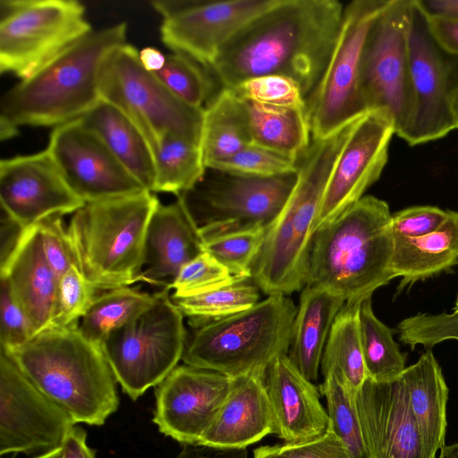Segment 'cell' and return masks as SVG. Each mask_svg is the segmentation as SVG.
Returning a JSON list of instances; mask_svg holds the SVG:
<instances>
[{
	"label": "cell",
	"instance_id": "cell-1",
	"mask_svg": "<svg viewBox=\"0 0 458 458\" xmlns=\"http://www.w3.org/2000/svg\"><path fill=\"white\" fill-rule=\"evenodd\" d=\"M344 9L337 0H278L240 30L207 69L221 88L283 75L296 81L307 98L326 70Z\"/></svg>",
	"mask_w": 458,
	"mask_h": 458
},
{
	"label": "cell",
	"instance_id": "cell-2",
	"mask_svg": "<svg viewBox=\"0 0 458 458\" xmlns=\"http://www.w3.org/2000/svg\"><path fill=\"white\" fill-rule=\"evenodd\" d=\"M126 22L92 30L8 89L0 102L1 140L14 137L21 126L57 127L95 107L102 100L103 62L114 47L126 43Z\"/></svg>",
	"mask_w": 458,
	"mask_h": 458
},
{
	"label": "cell",
	"instance_id": "cell-3",
	"mask_svg": "<svg viewBox=\"0 0 458 458\" xmlns=\"http://www.w3.org/2000/svg\"><path fill=\"white\" fill-rule=\"evenodd\" d=\"M393 252L388 204L364 196L312 234L305 286L361 301L394 279Z\"/></svg>",
	"mask_w": 458,
	"mask_h": 458
},
{
	"label": "cell",
	"instance_id": "cell-4",
	"mask_svg": "<svg viewBox=\"0 0 458 458\" xmlns=\"http://www.w3.org/2000/svg\"><path fill=\"white\" fill-rule=\"evenodd\" d=\"M75 424L102 426L119 407L117 382L102 348L77 327H50L3 351Z\"/></svg>",
	"mask_w": 458,
	"mask_h": 458
},
{
	"label": "cell",
	"instance_id": "cell-5",
	"mask_svg": "<svg viewBox=\"0 0 458 458\" xmlns=\"http://www.w3.org/2000/svg\"><path fill=\"white\" fill-rule=\"evenodd\" d=\"M357 120L327 137L312 139L299 157L295 186L266 231L250 267L252 280L266 294L289 295L305 286L312 226L335 163Z\"/></svg>",
	"mask_w": 458,
	"mask_h": 458
},
{
	"label": "cell",
	"instance_id": "cell-6",
	"mask_svg": "<svg viewBox=\"0 0 458 458\" xmlns=\"http://www.w3.org/2000/svg\"><path fill=\"white\" fill-rule=\"evenodd\" d=\"M159 202L143 191L88 202L72 214L66 228L78 267L98 290L137 283L148 225Z\"/></svg>",
	"mask_w": 458,
	"mask_h": 458
},
{
	"label": "cell",
	"instance_id": "cell-7",
	"mask_svg": "<svg viewBox=\"0 0 458 458\" xmlns=\"http://www.w3.org/2000/svg\"><path fill=\"white\" fill-rule=\"evenodd\" d=\"M296 313L287 295H267L244 311L196 327L182 360L231 378L266 377L270 364L288 354Z\"/></svg>",
	"mask_w": 458,
	"mask_h": 458
},
{
	"label": "cell",
	"instance_id": "cell-8",
	"mask_svg": "<svg viewBox=\"0 0 458 458\" xmlns=\"http://www.w3.org/2000/svg\"><path fill=\"white\" fill-rule=\"evenodd\" d=\"M101 99L123 113L151 150L166 135L200 146L204 108L189 106L141 65L139 50L127 42L105 58L99 77Z\"/></svg>",
	"mask_w": 458,
	"mask_h": 458
},
{
	"label": "cell",
	"instance_id": "cell-9",
	"mask_svg": "<svg viewBox=\"0 0 458 458\" xmlns=\"http://www.w3.org/2000/svg\"><path fill=\"white\" fill-rule=\"evenodd\" d=\"M296 181L297 171L250 177L207 169L177 200L206 242L233 233L267 231L284 207Z\"/></svg>",
	"mask_w": 458,
	"mask_h": 458
},
{
	"label": "cell",
	"instance_id": "cell-10",
	"mask_svg": "<svg viewBox=\"0 0 458 458\" xmlns=\"http://www.w3.org/2000/svg\"><path fill=\"white\" fill-rule=\"evenodd\" d=\"M169 291L157 292L152 306L113 331L101 346L117 384L132 401L160 384L182 358L184 316Z\"/></svg>",
	"mask_w": 458,
	"mask_h": 458
},
{
	"label": "cell",
	"instance_id": "cell-11",
	"mask_svg": "<svg viewBox=\"0 0 458 458\" xmlns=\"http://www.w3.org/2000/svg\"><path fill=\"white\" fill-rule=\"evenodd\" d=\"M92 30L76 0H1L0 72L25 80Z\"/></svg>",
	"mask_w": 458,
	"mask_h": 458
},
{
	"label": "cell",
	"instance_id": "cell-12",
	"mask_svg": "<svg viewBox=\"0 0 458 458\" xmlns=\"http://www.w3.org/2000/svg\"><path fill=\"white\" fill-rule=\"evenodd\" d=\"M389 0H354L344 6L335 47L316 88L306 98L312 139L327 137L368 113L361 58L369 28Z\"/></svg>",
	"mask_w": 458,
	"mask_h": 458
},
{
	"label": "cell",
	"instance_id": "cell-13",
	"mask_svg": "<svg viewBox=\"0 0 458 458\" xmlns=\"http://www.w3.org/2000/svg\"><path fill=\"white\" fill-rule=\"evenodd\" d=\"M409 67L411 109L398 137L416 146L457 129L453 98L458 83V58L435 41L415 0L409 33Z\"/></svg>",
	"mask_w": 458,
	"mask_h": 458
},
{
	"label": "cell",
	"instance_id": "cell-14",
	"mask_svg": "<svg viewBox=\"0 0 458 458\" xmlns=\"http://www.w3.org/2000/svg\"><path fill=\"white\" fill-rule=\"evenodd\" d=\"M413 0H389L372 22L362 52L360 86L369 111L393 119L395 134L404 129L411 109L409 33Z\"/></svg>",
	"mask_w": 458,
	"mask_h": 458
},
{
	"label": "cell",
	"instance_id": "cell-15",
	"mask_svg": "<svg viewBox=\"0 0 458 458\" xmlns=\"http://www.w3.org/2000/svg\"><path fill=\"white\" fill-rule=\"evenodd\" d=\"M277 1L155 0L150 4L162 18L164 45L208 68L240 30Z\"/></svg>",
	"mask_w": 458,
	"mask_h": 458
},
{
	"label": "cell",
	"instance_id": "cell-16",
	"mask_svg": "<svg viewBox=\"0 0 458 458\" xmlns=\"http://www.w3.org/2000/svg\"><path fill=\"white\" fill-rule=\"evenodd\" d=\"M75 425L1 351L0 455L46 454L63 446Z\"/></svg>",
	"mask_w": 458,
	"mask_h": 458
},
{
	"label": "cell",
	"instance_id": "cell-17",
	"mask_svg": "<svg viewBox=\"0 0 458 458\" xmlns=\"http://www.w3.org/2000/svg\"><path fill=\"white\" fill-rule=\"evenodd\" d=\"M394 134V123L383 111H369L357 120L331 172L312 233L359 201L378 180Z\"/></svg>",
	"mask_w": 458,
	"mask_h": 458
},
{
	"label": "cell",
	"instance_id": "cell-18",
	"mask_svg": "<svg viewBox=\"0 0 458 458\" xmlns=\"http://www.w3.org/2000/svg\"><path fill=\"white\" fill-rule=\"evenodd\" d=\"M46 149L85 203L148 191L79 119L53 128Z\"/></svg>",
	"mask_w": 458,
	"mask_h": 458
},
{
	"label": "cell",
	"instance_id": "cell-19",
	"mask_svg": "<svg viewBox=\"0 0 458 458\" xmlns=\"http://www.w3.org/2000/svg\"><path fill=\"white\" fill-rule=\"evenodd\" d=\"M233 378L187 364L176 366L155 388L153 422L181 445L198 444L232 387Z\"/></svg>",
	"mask_w": 458,
	"mask_h": 458
},
{
	"label": "cell",
	"instance_id": "cell-20",
	"mask_svg": "<svg viewBox=\"0 0 458 458\" xmlns=\"http://www.w3.org/2000/svg\"><path fill=\"white\" fill-rule=\"evenodd\" d=\"M3 213L22 229L73 214L85 202L68 186L47 149L0 162Z\"/></svg>",
	"mask_w": 458,
	"mask_h": 458
},
{
	"label": "cell",
	"instance_id": "cell-21",
	"mask_svg": "<svg viewBox=\"0 0 458 458\" xmlns=\"http://www.w3.org/2000/svg\"><path fill=\"white\" fill-rule=\"evenodd\" d=\"M355 406L366 458H424L403 373L385 382L367 378Z\"/></svg>",
	"mask_w": 458,
	"mask_h": 458
},
{
	"label": "cell",
	"instance_id": "cell-22",
	"mask_svg": "<svg viewBox=\"0 0 458 458\" xmlns=\"http://www.w3.org/2000/svg\"><path fill=\"white\" fill-rule=\"evenodd\" d=\"M265 383L274 435L284 443L310 441L327 431L329 417L318 388L297 369L287 354L270 364Z\"/></svg>",
	"mask_w": 458,
	"mask_h": 458
},
{
	"label": "cell",
	"instance_id": "cell-23",
	"mask_svg": "<svg viewBox=\"0 0 458 458\" xmlns=\"http://www.w3.org/2000/svg\"><path fill=\"white\" fill-rule=\"evenodd\" d=\"M1 279L7 283L34 335L50 327L58 277L46 259L38 224L24 228L10 252L1 259Z\"/></svg>",
	"mask_w": 458,
	"mask_h": 458
},
{
	"label": "cell",
	"instance_id": "cell-24",
	"mask_svg": "<svg viewBox=\"0 0 458 458\" xmlns=\"http://www.w3.org/2000/svg\"><path fill=\"white\" fill-rule=\"evenodd\" d=\"M205 242L176 200L157 204L148 225L137 282L169 289L184 265L205 252Z\"/></svg>",
	"mask_w": 458,
	"mask_h": 458
},
{
	"label": "cell",
	"instance_id": "cell-25",
	"mask_svg": "<svg viewBox=\"0 0 458 458\" xmlns=\"http://www.w3.org/2000/svg\"><path fill=\"white\" fill-rule=\"evenodd\" d=\"M274 425L265 377L233 378L230 392L198 444L217 448H247L267 435Z\"/></svg>",
	"mask_w": 458,
	"mask_h": 458
},
{
	"label": "cell",
	"instance_id": "cell-26",
	"mask_svg": "<svg viewBox=\"0 0 458 458\" xmlns=\"http://www.w3.org/2000/svg\"><path fill=\"white\" fill-rule=\"evenodd\" d=\"M404 377L424 458H437L445 445L449 390L431 350L406 368Z\"/></svg>",
	"mask_w": 458,
	"mask_h": 458
},
{
	"label": "cell",
	"instance_id": "cell-27",
	"mask_svg": "<svg viewBox=\"0 0 458 458\" xmlns=\"http://www.w3.org/2000/svg\"><path fill=\"white\" fill-rule=\"evenodd\" d=\"M345 303L328 291L304 286L293 325L288 357L310 381L316 382L333 322Z\"/></svg>",
	"mask_w": 458,
	"mask_h": 458
},
{
	"label": "cell",
	"instance_id": "cell-28",
	"mask_svg": "<svg viewBox=\"0 0 458 458\" xmlns=\"http://www.w3.org/2000/svg\"><path fill=\"white\" fill-rule=\"evenodd\" d=\"M458 262V212L450 211L437 231L420 237L394 234L392 273L399 289L437 275Z\"/></svg>",
	"mask_w": 458,
	"mask_h": 458
},
{
	"label": "cell",
	"instance_id": "cell-29",
	"mask_svg": "<svg viewBox=\"0 0 458 458\" xmlns=\"http://www.w3.org/2000/svg\"><path fill=\"white\" fill-rule=\"evenodd\" d=\"M79 120L106 144L146 190L152 192L155 181L152 150L140 131L123 113L101 100Z\"/></svg>",
	"mask_w": 458,
	"mask_h": 458
},
{
	"label": "cell",
	"instance_id": "cell-30",
	"mask_svg": "<svg viewBox=\"0 0 458 458\" xmlns=\"http://www.w3.org/2000/svg\"><path fill=\"white\" fill-rule=\"evenodd\" d=\"M241 99L252 144L298 161L312 140L306 107L274 106Z\"/></svg>",
	"mask_w": 458,
	"mask_h": 458
},
{
	"label": "cell",
	"instance_id": "cell-31",
	"mask_svg": "<svg viewBox=\"0 0 458 458\" xmlns=\"http://www.w3.org/2000/svg\"><path fill=\"white\" fill-rule=\"evenodd\" d=\"M250 144L242 99L231 89L220 88L204 107L200 148L206 167Z\"/></svg>",
	"mask_w": 458,
	"mask_h": 458
},
{
	"label": "cell",
	"instance_id": "cell-32",
	"mask_svg": "<svg viewBox=\"0 0 458 458\" xmlns=\"http://www.w3.org/2000/svg\"><path fill=\"white\" fill-rule=\"evenodd\" d=\"M360 302L343 305L331 327L320 362L323 377L334 374L354 402L368 378L360 338Z\"/></svg>",
	"mask_w": 458,
	"mask_h": 458
},
{
	"label": "cell",
	"instance_id": "cell-33",
	"mask_svg": "<svg viewBox=\"0 0 458 458\" xmlns=\"http://www.w3.org/2000/svg\"><path fill=\"white\" fill-rule=\"evenodd\" d=\"M259 291L251 276H236L203 292L171 299L189 323L199 327L251 308L259 301Z\"/></svg>",
	"mask_w": 458,
	"mask_h": 458
},
{
	"label": "cell",
	"instance_id": "cell-34",
	"mask_svg": "<svg viewBox=\"0 0 458 458\" xmlns=\"http://www.w3.org/2000/svg\"><path fill=\"white\" fill-rule=\"evenodd\" d=\"M157 293L122 286L97 295L79 322L80 333L90 343L102 346L106 337L153 305Z\"/></svg>",
	"mask_w": 458,
	"mask_h": 458
},
{
	"label": "cell",
	"instance_id": "cell-35",
	"mask_svg": "<svg viewBox=\"0 0 458 458\" xmlns=\"http://www.w3.org/2000/svg\"><path fill=\"white\" fill-rule=\"evenodd\" d=\"M152 153L155 167L152 192L179 196L192 188L208 169L200 146L179 136H165Z\"/></svg>",
	"mask_w": 458,
	"mask_h": 458
},
{
	"label": "cell",
	"instance_id": "cell-36",
	"mask_svg": "<svg viewBox=\"0 0 458 458\" xmlns=\"http://www.w3.org/2000/svg\"><path fill=\"white\" fill-rule=\"evenodd\" d=\"M359 318L368 378L376 382L396 378L406 369V355L394 340L392 329L374 314L371 297L361 301Z\"/></svg>",
	"mask_w": 458,
	"mask_h": 458
},
{
	"label": "cell",
	"instance_id": "cell-37",
	"mask_svg": "<svg viewBox=\"0 0 458 458\" xmlns=\"http://www.w3.org/2000/svg\"><path fill=\"white\" fill-rule=\"evenodd\" d=\"M154 74L174 95L196 108H204L217 92L210 72L181 53L166 55L165 66Z\"/></svg>",
	"mask_w": 458,
	"mask_h": 458
},
{
	"label": "cell",
	"instance_id": "cell-38",
	"mask_svg": "<svg viewBox=\"0 0 458 458\" xmlns=\"http://www.w3.org/2000/svg\"><path fill=\"white\" fill-rule=\"evenodd\" d=\"M318 390L327 400L330 428L344 442L353 458H366L355 402L344 385L334 374H328L323 377Z\"/></svg>",
	"mask_w": 458,
	"mask_h": 458
},
{
	"label": "cell",
	"instance_id": "cell-39",
	"mask_svg": "<svg viewBox=\"0 0 458 458\" xmlns=\"http://www.w3.org/2000/svg\"><path fill=\"white\" fill-rule=\"evenodd\" d=\"M208 169L242 176L273 177L296 172L297 161L250 144L233 156L213 163Z\"/></svg>",
	"mask_w": 458,
	"mask_h": 458
},
{
	"label": "cell",
	"instance_id": "cell-40",
	"mask_svg": "<svg viewBox=\"0 0 458 458\" xmlns=\"http://www.w3.org/2000/svg\"><path fill=\"white\" fill-rule=\"evenodd\" d=\"M98 290L77 266L70 267L58 279L56 305L50 327H77L98 295Z\"/></svg>",
	"mask_w": 458,
	"mask_h": 458
},
{
	"label": "cell",
	"instance_id": "cell-41",
	"mask_svg": "<svg viewBox=\"0 0 458 458\" xmlns=\"http://www.w3.org/2000/svg\"><path fill=\"white\" fill-rule=\"evenodd\" d=\"M266 231L251 230L225 234L205 242V251L233 276H251L250 267Z\"/></svg>",
	"mask_w": 458,
	"mask_h": 458
},
{
	"label": "cell",
	"instance_id": "cell-42",
	"mask_svg": "<svg viewBox=\"0 0 458 458\" xmlns=\"http://www.w3.org/2000/svg\"><path fill=\"white\" fill-rule=\"evenodd\" d=\"M231 89L240 98L283 107H306V98L296 81L277 74L244 81Z\"/></svg>",
	"mask_w": 458,
	"mask_h": 458
},
{
	"label": "cell",
	"instance_id": "cell-43",
	"mask_svg": "<svg viewBox=\"0 0 458 458\" xmlns=\"http://www.w3.org/2000/svg\"><path fill=\"white\" fill-rule=\"evenodd\" d=\"M396 330L403 344L411 348L422 345L430 350L445 341H458V312L419 313L402 320Z\"/></svg>",
	"mask_w": 458,
	"mask_h": 458
},
{
	"label": "cell",
	"instance_id": "cell-44",
	"mask_svg": "<svg viewBox=\"0 0 458 458\" xmlns=\"http://www.w3.org/2000/svg\"><path fill=\"white\" fill-rule=\"evenodd\" d=\"M227 267L205 251L182 267L171 286L172 296H187L231 281Z\"/></svg>",
	"mask_w": 458,
	"mask_h": 458
},
{
	"label": "cell",
	"instance_id": "cell-45",
	"mask_svg": "<svg viewBox=\"0 0 458 458\" xmlns=\"http://www.w3.org/2000/svg\"><path fill=\"white\" fill-rule=\"evenodd\" d=\"M62 216H52L38 223L46 259L58 279L72 266L78 267Z\"/></svg>",
	"mask_w": 458,
	"mask_h": 458
},
{
	"label": "cell",
	"instance_id": "cell-46",
	"mask_svg": "<svg viewBox=\"0 0 458 458\" xmlns=\"http://www.w3.org/2000/svg\"><path fill=\"white\" fill-rule=\"evenodd\" d=\"M1 350L9 351L27 343L34 336L33 329L13 299L7 283L1 279L0 295Z\"/></svg>",
	"mask_w": 458,
	"mask_h": 458
},
{
	"label": "cell",
	"instance_id": "cell-47",
	"mask_svg": "<svg viewBox=\"0 0 458 458\" xmlns=\"http://www.w3.org/2000/svg\"><path fill=\"white\" fill-rule=\"evenodd\" d=\"M449 210L432 206H415L392 214L393 233L420 237L438 230L446 221Z\"/></svg>",
	"mask_w": 458,
	"mask_h": 458
},
{
	"label": "cell",
	"instance_id": "cell-48",
	"mask_svg": "<svg viewBox=\"0 0 458 458\" xmlns=\"http://www.w3.org/2000/svg\"><path fill=\"white\" fill-rule=\"evenodd\" d=\"M281 458H353L344 442L330 428L322 436L301 443L276 445Z\"/></svg>",
	"mask_w": 458,
	"mask_h": 458
},
{
	"label": "cell",
	"instance_id": "cell-49",
	"mask_svg": "<svg viewBox=\"0 0 458 458\" xmlns=\"http://www.w3.org/2000/svg\"><path fill=\"white\" fill-rule=\"evenodd\" d=\"M425 16L428 30L437 45L447 54L458 58V17Z\"/></svg>",
	"mask_w": 458,
	"mask_h": 458
},
{
	"label": "cell",
	"instance_id": "cell-50",
	"mask_svg": "<svg viewBox=\"0 0 458 458\" xmlns=\"http://www.w3.org/2000/svg\"><path fill=\"white\" fill-rule=\"evenodd\" d=\"M174 458H249L247 448H217L199 444L182 445Z\"/></svg>",
	"mask_w": 458,
	"mask_h": 458
},
{
	"label": "cell",
	"instance_id": "cell-51",
	"mask_svg": "<svg viewBox=\"0 0 458 458\" xmlns=\"http://www.w3.org/2000/svg\"><path fill=\"white\" fill-rule=\"evenodd\" d=\"M64 458H96V451L87 443V433L74 426L68 433L64 445Z\"/></svg>",
	"mask_w": 458,
	"mask_h": 458
},
{
	"label": "cell",
	"instance_id": "cell-52",
	"mask_svg": "<svg viewBox=\"0 0 458 458\" xmlns=\"http://www.w3.org/2000/svg\"><path fill=\"white\" fill-rule=\"evenodd\" d=\"M426 15L458 17V0H415Z\"/></svg>",
	"mask_w": 458,
	"mask_h": 458
},
{
	"label": "cell",
	"instance_id": "cell-53",
	"mask_svg": "<svg viewBox=\"0 0 458 458\" xmlns=\"http://www.w3.org/2000/svg\"><path fill=\"white\" fill-rule=\"evenodd\" d=\"M139 59L145 70L156 73L165 66L166 55L156 47H146L139 51Z\"/></svg>",
	"mask_w": 458,
	"mask_h": 458
},
{
	"label": "cell",
	"instance_id": "cell-54",
	"mask_svg": "<svg viewBox=\"0 0 458 458\" xmlns=\"http://www.w3.org/2000/svg\"><path fill=\"white\" fill-rule=\"evenodd\" d=\"M252 458H281L273 445H261L253 450Z\"/></svg>",
	"mask_w": 458,
	"mask_h": 458
},
{
	"label": "cell",
	"instance_id": "cell-55",
	"mask_svg": "<svg viewBox=\"0 0 458 458\" xmlns=\"http://www.w3.org/2000/svg\"><path fill=\"white\" fill-rule=\"evenodd\" d=\"M31 458H64V448L61 446L46 454L36 455Z\"/></svg>",
	"mask_w": 458,
	"mask_h": 458
},
{
	"label": "cell",
	"instance_id": "cell-56",
	"mask_svg": "<svg viewBox=\"0 0 458 458\" xmlns=\"http://www.w3.org/2000/svg\"><path fill=\"white\" fill-rule=\"evenodd\" d=\"M453 113L456 124V128L458 129V83L456 85L454 98H453Z\"/></svg>",
	"mask_w": 458,
	"mask_h": 458
},
{
	"label": "cell",
	"instance_id": "cell-57",
	"mask_svg": "<svg viewBox=\"0 0 458 458\" xmlns=\"http://www.w3.org/2000/svg\"><path fill=\"white\" fill-rule=\"evenodd\" d=\"M454 311L458 312V294H457V297H456V300H455Z\"/></svg>",
	"mask_w": 458,
	"mask_h": 458
}]
</instances>
